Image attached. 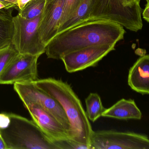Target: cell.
I'll use <instances>...</instances> for the list:
<instances>
[{"mask_svg":"<svg viewBox=\"0 0 149 149\" xmlns=\"http://www.w3.org/2000/svg\"><path fill=\"white\" fill-rule=\"evenodd\" d=\"M142 14L136 0H91L89 22L110 21L137 32L143 28Z\"/></svg>","mask_w":149,"mask_h":149,"instance_id":"277c9868","label":"cell"},{"mask_svg":"<svg viewBox=\"0 0 149 149\" xmlns=\"http://www.w3.org/2000/svg\"><path fill=\"white\" fill-rule=\"evenodd\" d=\"M142 116V112L134 100L123 98L109 109H105L102 116L123 120H139Z\"/></svg>","mask_w":149,"mask_h":149,"instance_id":"4fadbf2b","label":"cell"},{"mask_svg":"<svg viewBox=\"0 0 149 149\" xmlns=\"http://www.w3.org/2000/svg\"><path fill=\"white\" fill-rule=\"evenodd\" d=\"M80 1L81 0H65L63 13L58 29L74 11Z\"/></svg>","mask_w":149,"mask_h":149,"instance_id":"d6986e66","label":"cell"},{"mask_svg":"<svg viewBox=\"0 0 149 149\" xmlns=\"http://www.w3.org/2000/svg\"><path fill=\"white\" fill-rule=\"evenodd\" d=\"M91 149H149V138L132 132L93 131Z\"/></svg>","mask_w":149,"mask_h":149,"instance_id":"8992f818","label":"cell"},{"mask_svg":"<svg viewBox=\"0 0 149 149\" xmlns=\"http://www.w3.org/2000/svg\"><path fill=\"white\" fill-rule=\"evenodd\" d=\"M115 44H104L87 47L70 52L63 55L61 60L67 72H77L97 66L104 57L115 50Z\"/></svg>","mask_w":149,"mask_h":149,"instance_id":"ba28073f","label":"cell"},{"mask_svg":"<svg viewBox=\"0 0 149 149\" xmlns=\"http://www.w3.org/2000/svg\"><path fill=\"white\" fill-rule=\"evenodd\" d=\"M42 15L31 19L22 18L19 14L13 17L12 43L19 54L41 56L45 53L46 46L39 33Z\"/></svg>","mask_w":149,"mask_h":149,"instance_id":"5b68a950","label":"cell"},{"mask_svg":"<svg viewBox=\"0 0 149 149\" xmlns=\"http://www.w3.org/2000/svg\"><path fill=\"white\" fill-rule=\"evenodd\" d=\"M136 1H137V0H136Z\"/></svg>","mask_w":149,"mask_h":149,"instance_id":"4316f807","label":"cell"},{"mask_svg":"<svg viewBox=\"0 0 149 149\" xmlns=\"http://www.w3.org/2000/svg\"><path fill=\"white\" fill-rule=\"evenodd\" d=\"M3 8H7V9L13 8L14 9H15L16 10H18V8L15 6L10 4V3L0 1V9H3Z\"/></svg>","mask_w":149,"mask_h":149,"instance_id":"44dd1931","label":"cell"},{"mask_svg":"<svg viewBox=\"0 0 149 149\" xmlns=\"http://www.w3.org/2000/svg\"><path fill=\"white\" fill-rule=\"evenodd\" d=\"M124 27L105 20L87 22L57 34L47 44L48 58L61 60L64 55L91 46L115 44L123 40Z\"/></svg>","mask_w":149,"mask_h":149,"instance_id":"6da1fadb","label":"cell"},{"mask_svg":"<svg viewBox=\"0 0 149 149\" xmlns=\"http://www.w3.org/2000/svg\"><path fill=\"white\" fill-rule=\"evenodd\" d=\"M0 134H1V132H0Z\"/></svg>","mask_w":149,"mask_h":149,"instance_id":"484cf974","label":"cell"},{"mask_svg":"<svg viewBox=\"0 0 149 149\" xmlns=\"http://www.w3.org/2000/svg\"><path fill=\"white\" fill-rule=\"evenodd\" d=\"M0 149H8L1 134H0Z\"/></svg>","mask_w":149,"mask_h":149,"instance_id":"603a6c76","label":"cell"},{"mask_svg":"<svg viewBox=\"0 0 149 149\" xmlns=\"http://www.w3.org/2000/svg\"><path fill=\"white\" fill-rule=\"evenodd\" d=\"M91 0H81L77 8L58 29V33L89 22Z\"/></svg>","mask_w":149,"mask_h":149,"instance_id":"9a60e30c","label":"cell"},{"mask_svg":"<svg viewBox=\"0 0 149 149\" xmlns=\"http://www.w3.org/2000/svg\"><path fill=\"white\" fill-rule=\"evenodd\" d=\"M30 0H17L18 11L21 10Z\"/></svg>","mask_w":149,"mask_h":149,"instance_id":"7402d4cb","label":"cell"},{"mask_svg":"<svg viewBox=\"0 0 149 149\" xmlns=\"http://www.w3.org/2000/svg\"><path fill=\"white\" fill-rule=\"evenodd\" d=\"M86 115L89 120L95 122L102 116L105 110L103 106L100 96L96 93H91L85 100Z\"/></svg>","mask_w":149,"mask_h":149,"instance_id":"2e32d148","label":"cell"},{"mask_svg":"<svg viewBox=\"0 0 149 149\" xmlns=\"http://www.w3.org/2000/svg\"><path fill=\"white\" fill-rule=\"evenodd\" d=\"M128 84L131 89L139 94H149V55L141 56L130 68Z\"/></svg>","mask_w":149,"mask_h":149,"instance_id":"7c38bea8","label":"cell"},{"mask_svg":"<svg viewBox=\"0 0 149 149\" xmlns=\"http://www.w3.org/2000/svg\"><path fill=\"white\" fill-rule=\"evenodd\" d=\"M146 1H149V0H146ZM137 1L138 2H139V3H140L141 0H137Z\"/></svg>","mask_w":149,"mask_h":149,"instance_id":"d4e9b609","label":"cell"},{"mask_svg":"<svg viewBox=\"0 0 149 149\" xmlns=\"http://www.w3.org/2000/svg\"><path fill=\"white\" fill-rule=\"evenodd\" d=\"M23 104L33 121L56 145L57 142L70 139L68 134L63 126L43 108L31 102Z\"/></svg>","mask_w":149,"mask_h":149,"instance_id":"30bf717a","label":"cell"},{"mask_svg":"<svg viewBox=\"0 0 149 149\" xmlns=\"http://www.w3.org/2000/svg\"><path fill=\"white\" fill-rule=\"evenodd\" d=\"M1 1H4V2H7V3H10L14 6H15L18 8L17 4V0H0Z\"/></svg>","mask_w":149,"mask_h":149,"instance_id":"cb8c5ba5","label":"cell"},{"mask_svg":"<svg viewBox=\"0 0 149 149\" xmlns=\"http://www.w3.org/2000/svg\"><path fill=\"white\" fill-rule=\"evenodd\" d=\"M18 54L13 45L0 50V77L11 61Z\"/></svg>","mask_w":149,"mask_h":149,"instance_id":"ac0fdd59","label":"cell"},{"mask_svg":"<svg viewBox=\"0 0 149 149\" xmlns=\"http://www.w3.org/2000/svg\"><path fill=\"white\" fill-rule=\"evenodd\" d=\"M146 4L144 9L142 12L143 18L147 22H149V1H146Z\"/></svg>","mask_w":149,"mask_h":149,"instance_id":"ffe728a7","label":"cell"},{"mask_svg":"<svg viewBox=\"0 0 149 149\" xmlns=\"http://www.w3.org/2000/svg\"><path fill=\"white\" fill-rule=\"evenodd\" d=\"M45 0H30L21 10L19 14L27 19H34L42 14L45 5Z\"/></svg>","mask_w":149,"mask_h":149,"instance_id":"e0dca14e","label":"cell"},{"mask_svg":"<svg viewBox=\"0 0 149 149\" xmlns=\"http://www.w3.org/2000/svg\"><path fill=\"white\" fill-rule=\"evenodd\" d=\"M9 123L0 132L8 149H57L33 121L14 113H6Z\"/></svg>","mask_w":149,"mask_h":149,"instance_id":"3957f363","label":"cell"},{"mask_svg":"<svg viewBox=\"0 0 149 149\" xmlns=\"http://www.w3.org/2000/svg\"><path fill=\"white\" fill-rule=\"evenodd\" d=\"M44 10L39 27L41 40L46 46L58 33L65 0H45Z\"/></svg>","mask_w":149,"mask_h":149,"instance_id":"8fae6325","label":"cell"},{"mask_svg":"<svg viewBox=\"0 0 149 149\" xmlns=\"http://www.w3.org/2000/svg\"><path fill=\"white\" fill-rule=\"evenodd\" d=\"M33 82L62 106L70 123V139L88 145L91 149L93 130L81 102L71 86L51 77L37 79Z\"/></svg>","mask_w":149,"mask_h":149,"instance_id":"7a4b0ae2","label":"cell"},{"mask_svg":"<svg viewBox=\"0 0 149 149\" xmlns=\"http://www.w3.org/2000/svg\"><path fill=\"white\" fill-rule=\"evenodd\" d=\"M40 56L18 54L0 77V84H14L37 80V61Z\"/></svg>","mask_w":149,"mask_h":149,"instance_id":"9c48e42d","label":"cell"},{"mask_svg":"<svg viewBox=\"0 0 149 149\" xmlns=\"http://www.w3.org/2000/svg\"><path fill=\"white\" fill-rule=\"evenodd\" d=\"M13 8L0 9V50L13 45Z\"/></svg>","mask_w":149,"mask_h":149,"instance_id":"5bb4252c","label":"cell"},{"mask_svg":"<svg viewBox=\"0 0 149 149\" xmlns=\"http://www.w3.org/2000/svg\"><path fill=\"white\" fill-rule=\"evenodd\" d=\"M14 89L23 103L31 102L40 105L63 126L69 136V120L62 106L56 99L39 88L33 81L16 83L14 84Z\"/></svg>","mask_w":149,"mask_h":149,"instance_id":"52a82bcc","label":"cell"}]
</instances>
